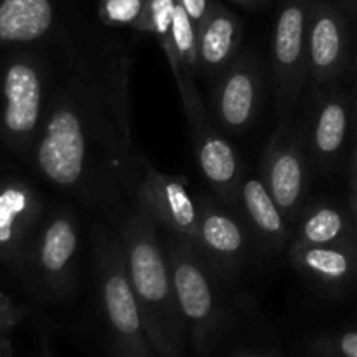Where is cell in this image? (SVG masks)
<instances>
[{
  "instance_id": "1",
  "label": "cell",
  "mask_w": 357,
  "mask_h": 357,
  "mask_svg": "<svg viewBox=\"0 0 357 357\" xmlns=\"http://www.w3.org/2000/svg\"><path fill=\"white\" fill-rule=\"evenodd\" d=\"M54 86L30 162L94 220L119 229L138 204L143 153L132 142L129 73L54 44Z\"/></svg>"
},
{
  "instance_id": "2",
  "label": "cell",
  "mask_w": 357,
  "mask_h": 357,
  "mask_svg": "<svg viewBox=\"0 0 357 357\" xmlns=\"http://www.w3.org/2000/svg\"><path fill=\"white\" fill-rule=\"evenodd\" d=\"M115 232L157 357H181L188 331L178 305L159 225L146 209L136 206Z\"/></svg>"
},
{
  "instance_id": "3",
  "label": "cell",
  "mask_w": 357,
  "mask_h": 357,
  "mask_svg": "<svg viewBox=\"0 0 357 357\" xmlns=\"http://www.w3.org/2000/svg\"><path fill=\"white\" fill-rule=\"evenodd\" d=\"M0 59V139L30 160L38 138L51 91L56 59L52 45L3 49Z\"/></svg>"
},
{
  "instance_id": "4",
  "label": "cell",
  "mask_w": 357,
  "mask_h": 357,
  "mask_svg": "<svg viewBox=\"0 0 357 357\" xmlns=\"http://www.w3.org/2000/svg\"><path fill=\"white\" fill-rule=\"evenodd\" d=\"M98 309L114 357H157L146 335L138 298L124 264L115 229L94 220L89 229Z\"/></svg>"
},
{
  "instance_id": "5",
  "label": "cell",
  "mask_w": 357,
  "mask_h": 357,
  "mask_svg": "<svg viewBox=\"0 0 357 357\" xmlns=\"http://www.w3.org/2000/svg\"><path fill=\"white\" fill-rule=\"evenodd\" d=\"M80 222L68 206H49L14 274L35 298L66 303L79 288Z\"/></svg>"
},
{
  "instance_id": "6",
  "label": "cell",
  "mask_w": 357,
  "mask_h": 357,
  "mask_svg": "<svg viewBox=\"0 0 357 357\" xmlns=\"http://www.w3.org/2000/svg\"><path fill=\"white\" fill-rule=\"evenodd\" d=\"M160 234L188 340L199 356H206L218 344L229 323L225 281L209 267L194 244L162 230Z\"/></svg>"
},
{
  "instance_id": "7",
  "label": "cell",
  "mask_w": 357,
  "mask_h": 357,
  "mask_svg": "<svg viewBox=\"0 0 357 357\" xmlns=\"http://www.w3.org/2000/svg\"><path fill=\"white\" fill-rule=\"evenodd\" d=\"M176 87L183 103L199 171L211 187L213 195L239 213V194L244 180L239 153L209 117L195 79L180 80Z\"/></svg>"
},
{
  "instance_id": "8",
  "label": "cell",
  "mask_w": 357,
  "mask_h": 357,
  "mask_svg": "<svg viewBox=\"0 0 357 357\" xmlns=\"http://www.w3.org/2000/svg\"><path fill=\"white\" fill-rule=\"evenodd\" d=\"M312 0H282L272 28L271 68L278 122L296 115L309 86L307 37Z\"/></svg>"
},
{
  "instance_id": "9",
  "label": "cell",
  "mask_w": 357,
  "mask_h": 357,
  "mask_svg": "<svg viewBox=\"0 0 357 357\" xmlns=\"http://www.w3.org/2000/svg\"><path fill=\"white\" fill-rule=\"evenodd\" d=\"M312 173L314 164L296 115L278 122L261 159V180L291 225L309 204Z\"/></svg>"
},
{
  "instance_id": "10",
  "label": "cell",
  "mask_w": 357,
  "mask_h": 357,
  "mask_svg": "<svg viewBox=\"0 0 357 357\" xmlns=\"http://www.w3.org/2000/svg\"><path fill=\"white\" fill-rule=\"evenodd\" d=\"M356 51L357 37L347 9L335 0H312L307 37V89L345 84Z\"/></svg>"
},
{
  "instance_id": "11",
  "label": "cell",
  "mask_w": 357,
  "mask_h": 357,
  "mask_svg": "<svg viewBox=\"0 0 357 357\" xmlns=\"http://www.w3.org/2000/svg\"><path fill=\"white\" fill-rule=\"evenodd\" d=\"M307 115L300 121L316 173H331L354 139V103L347 84L307 89Z\"/></svg>"
},
{
  "instance_id": "12",
  "label": "cell",
  "mask_w": 357,
  "mask_h": 357,
  "mask_svg": "<svg viewBox=\"0 0 357 357\" xmlns=\"http://www.w3.org/2000/svg\"><path fill=\"white\" fill-rule=\"evenodd\" d=\"M215 124L227 135L239 136L257 121L265 98V73L253 47L241 54L209 84Z\"/></svg>"
},
{
  "instance_id": "13",
  "label": "cell",
  "mask_w": 357,
  "mask_h": 357,
  "mask_svg": "<svg viewBox=\"0 0 357 357\" xmlns=\"http://www.w3.org/2000/svg\"><path fill=\"white\" fill-rule=\"evenodd\" d=\"M209 267L225 282L234 281L246 265L251 251V232L243 216L215 195L199 192L197 244Z\"/></svg>"
},
{
  "instance_id": "14",
  "label": "cell",
  "mask_w": 357,
  "mask_h": 357,
  "mask_svg": "<svg viewBox=\"0 0 357 357\" xmlns=\"http://www.w3.org/2000/svg\"><path fill=\"white\" fill-rule=\"evenodd\" d=\"M136 206L146 209L162 232L197 244L199 192L190 190L187 176L162 173L143 155Z\"/></svg>"
},
{
  "instance_id": "15",
  "label": "cell",
  "mask_w": 357,
  "mask_h": 357,
  "mask_svg": "<svg viewBox=\"0 0 357 357\" xmlns=\"http://www.w3.org/2000/svg\"><path fill=\"white\" fill-rule=\"evenodd\" d=\"M45 213L40 194L20 178L0 180V261L16 271Z\"/></svg>"
},
{
  "instance_id": "16",
  "label": "cell",
  "mask_w": 357,
  "mask_h": 357,
  "mask_svg": "<svg viewBox=\"0 0 357 357\" xmlns=\"http://www.w3.org/2000/svg\"><path fill=\"white\" fill-rule=\"evenodd\" d=\"M65 26L59 0H0V49L54 45Z\"/></svg>"
},
{
  "instance_id": "17",
  "label": "cell",
  "mask_w": 357,
  "mask_h": 357,
  "mask_svg": "<svg viewBox=\"0 0 357 357\" xmlns=\"http://www.w3.org/2000/svg\"><path fill=\"white\" fill-rule=\"evenodd\" d=\"M288 258L307 282L330 295H342L357 288V243L323 246L291 243Z\"/></svg>"
},
{
  "instance_id": "18",
  "label": "cell",
  "mask_w": 357,
  "mask_h": 357,
  "mask_svg": "<svg viewBox=\"0 0 357 357\" xmlns=\"http://www.w3.org/2000/svg\"><path fill=\"white\" fill-rule=\"evenodd\" d=\"M243 21L236 13L215 0L197 26L199 75L211 84L243 51Z\"/></svg>"
},
{
  "instance_id": "19",
  "label": "cell",
  "mask_w": 357,
  "mask_h": 357,
  "mask_svg": "<svg viewBox=\"0 0 357 357\" xmlns=\"http://www.w3.org/2000/svg\"><path fill=\"white\" fill-rule=\"evenodd\" d=\"M239 215L251 236L271 253H281L291 244V223L274 201L264 180L244 176L239 194Z\"/></svg>"
},
{
  "instance_id": "20",
  "label": "cell",
  "mask_w": 357,
  "mask_h": 357,
  "mask_svg": "<svg viewBox=\"0 0 357 357\" xmlns=\"http://www.w3.org/2000/svg\"><path fill=\"white\" fill-rule=\"evenodd\" d=\"M291 243L310 244V246L357 243L349 208H340L326 199L309 201L300 218L296 220Z\"/></svg>"
},
{
  "instance_id": "21",
  "label": "cell",
  "mask_w": 357,
  "mask_h": 357,
  "mask_svg": "<svg viewBox=\"0 0 357 357\" xmlns=\"http://www.w3.org/2000/svg\"><path fill=\"white\" fill-rule=\"evenodd\" d=\"M173 40L176 63L171 66L174 82H180L185 77H199V49H197V24L192 21L187 10L178 3L173 21Z\"/></svg>"
},
{
  "instance_id": "22",
  "label": "cell",
  "mask_w": 357,
  "mask_h": 357,
  "mask_svg": "<svg viewBox=\"0 0 357 357\" xmlns=\"http://www.w3.org/2000/svg\"><path fill=\"white\" fill-rule=\"evenodd\" d=\"M176 7L178 0H146L145 16L139 28V33H149L155 38L169 63V68L176 63L173 40V21Z\"/></svg>"
},
{
  "instance_id": "23",
  "label": "cell",
  "mask_w": 357,
  "mask_h": 357,
  "mask_svg": "<svg viewBox=\"0 0 357 357\" xmlns=\"http://www.w3.org/2000/svg\"><path fill=\"white\" fill-rule=\"evenodd\" d=\"M146 0H98L96 13L108 28H129L139 33Z\"/></svg>"
},
{
  "instance_id": "24",
  "label": "cell",
  "mask_w": 357,
  "mask_h": 357,
  "mask_svg": "<svg viewBox=\"0 0 357 357\" xmlns=\"http://www.w3.org/2000/svg\"><path fill=\"white\" fill-rule=\"evenodd\" d=\"M309 349L316 357H357V330L319 335L310 342Z\"/></svg>"
},
{
  "instance_id": "25",
  "label": "cell",
  "mask_w": 357,
  "mask_h": 357,
  "mask_svg": "<svg viewBox=\"0 0 357 357\" xmlns=\"http://www.w3.org/2000/svg\"><path fill=\"white\" fill-rule=\"evenodd\" d=\"M26 316V307L0 291V337H7V333L13 331L20 323H23Z\"/></svg>"
},
{
  "instance_id": "26",
  "label": "cell",
  "mask_w": 357,
  "mask_h": 357,
  "mask_svg": "<svg viewBox=\"0 0 357 357\" xmlns=\"http://www.w3.org/2000/svg\"><path fill=\"white\" fill-rule=\"evenodd\" d=\"M213 2H215V0H178V3L187 10V14L192 17V21H194L197 26L202 23L206 14L209 13Z\"/></svg>"
},
{
  "instance_id": "27",
  "label": "cell",
  "mask_w": 357,
  "mask_h": 357,
  "mask_svg": "<svg viewBox=\"0 0 357 357\" xmlns=\"http://www.w3.org/2000/svg\"><path fill=\"white\" fill-rule=\"evenodd\" d=\"M352 143L354 146H352L351 162H349V181H351V192H357V135Z\"/></svg>"
},
{
  "instance_id": "28",
  "label": "cell",
  "mask_w": 357,
  "mask_h": 357,
  "mask_svg": "<svg viewBox=\"0 0 357 357\" xmlns=\"http://www.w3.org/2000/svg\"><path fill=\"white\" fill-rule=\"evenodd\" d=\"M349 79L352 80L351 86V94H352V103H354V136L357 135V51H356V58H354V65H352L351 75Z\"/></svg>"
},
{
  "instance_id": "29",
  "label": "cell",
  "mask_w": 357,
  "mask_h": 357,
  "mask_svg": "<svg viewBox=\"0 0 357 357\" xmlns=\"http://www.w3.org/2000/svg\"><path fill=\"white\" fill-rule=\"evenodd\" d=\"M232 2H236L237 6L244 7V9L248 10H258L261 9V7L267 6L271 0H232Z\"/></svg>"
},
{
  "instance_id": "30",
  "label": "cell",
  "mask_w": 357,
  "mask_h": 357,
  "mask_svg": "<svg viewBox=\"0 0 357 357\" xmlns=\"http://www.w3.org/2000/svg\"><path fill=\"white\" fill-rule=\"evenodd\" d=\"M40 357H56L51 338H49L47 333L40 335Z\"/></svg>"
},
{
  "instance_id": "31",
  "label": "cell",
  "mask_w": 357,
  "mask_h": 357,
  "mask_svg": "<svg viewBox=\"0 0 357 357\" xmlns=\"http://www.w3.org/2000/svg\"><path fill=\"white\" fill-rule=\"evenodd\" d=\"M349 213H351L352 223H354V230L357 236V192H351V197H349Z\"/></svg>"
},
{
  "instance_id": "32",
  "label": "cell",
  "mask_w": 357,
  "mask_h": 357,
  "mask_svg": "<svg viewBox=\"0 0 357 357\" xmlns=\"http://www.w3.org/2000/svg\"><path fill=\"white\" fill-rule=\"evenodd\" d=\"M230 357H278L274 352H255V351H241L237 354H232Z\"/></svg>"
},
{
  "instance_id": "33",
  "label": "cell",
  "mask_w": 357,
  "mask_h": 357,
  "mask_svg": "<svg viewBox=\"0 0 357 357\" xmlns=\"http://www.w3.org/2000/svg\"><path fill=\"white\" fill-rule=\"evenodd\" d=\"M0 357H13V347H10V344H7V347L3 349V352L0 354Z\"/></svg>"
},
{
  "instance_id": "34",
  "label": "cell",
  "mask_w": 357,
  "mask_h": 357,
  "mask_svg": "<svg viewBox=\"0 0 357 357\" xmlns=\"http://www.w3.org/2000/svg\"><path fill=\"white\" fill-rule=\"evenodd\" d=\"M7 344H10V342L7 340V337H0V354H2L3 349L7 347Z\"/></svg>"
},
{
  "instance_id": "35",
  "label": "cell",
  "mask_w": 357,
  "mask_h": 357,
  "mask_svg": "<svg viewBox=\"0 0 357 357\" xmlns=\"http://www.w3.org/2000/svg\"><path fill=\"white\" fill-rule=\"evenodd\" d=\"M351 3H352V7H354V9H357V0H351Z\"/></svg>"
}]
</instances>
